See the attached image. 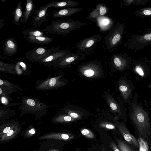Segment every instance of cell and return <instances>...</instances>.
Returning <instances> with one entry per match:
<instances>
[{
  "label": "cell",
  "mask_w": 151,
  "mask_h": 151,
  "mask_svg": "<svg viewBox=\"0 0 151 151\" xmlns=\"http://www.w3.org/2000/svg\"><path fill=\"white\" fill-rule=\"evenodd\" d=\"M138 95L135 92L129 104V117L139 135L149 141L151 134V122L149 112L146 107L144 109L140 101L138 102Z\"/></svg>",
  "instance_id": "6da1fadb"
},
{
  "label": "cell",
  "mask_w": 151,
  "mask_h": 151,
  "mask_svg": "<svg viewBox=\"0 0 151 151\" xmlns=\"http://www.w3.org/2000/svg\"><path fill=\"white\" fill-rule=\"evenodd\" d=\"M87 24L86 22H82L70 19L62 21L57 20L52 21L50 24L41 30L44 33L56 34L65 37L73 30Z\"/></svg>",
  "instance_id": "7a4b0ae2"
},
{
  "label": "cell",
  "mask_w": 151,
  "mask_h": 151,
  "mask_svg": "<svg viewBox=\"0 0 151 151\" xmlns=\"http://www.w3.org/2000/svg\"><path fill=\"white\" fill-rule=\"evenodd\" d=\"M59 48L58 47L47 48L43 46L35 47L27 52L25 55L31 60L40 61L51 53L60 50Z\"/></svg>",
  "instance_id": "3957f363"
},
{
  "label": "cell",
  "mask_w": 151,
  "mask_h": 151,
  "mask_svg": "<svg viewBox=\"0 0 151 151\" xmlns=\"http://www.w3.org/2000/svg\"><path fill=\"white\" fill-rule=\"evenodd\" d=\"M101 39V35L98 34L81 40L75 46L78 52L86 54L91 53Z\"/></svg>",
  "instance_id": "277c9868"
},
{
  "label": "cell",
  "mask_w": 151,
  "mask_h": 151,
  "mask_svg": "<svg viewBox=\"0 0 151 151\" xmlns=\"http://www.w3.org/2000/svg\"><path fill=\"white\" fill-rule=\"evenodd\" d=\"M117 26L113 27L104 37V44L109 52L113 51L121 40V35Z\"/></svg>",
  "instance_id": "5b68a950"
},
{
  "label": "cell",
  "mask_w": 151,
  "mask_h": 151,
  "mask_svg": "<svg viewBox=\"0 0 151 151\" xmlns=\"http://www.w3.org/2000/svg\"><path fill=\"white\" fill-rule=\"evenodd\" d=\"M119 88L122 93L125 101L129 104L132 100V94L135 89L132 82L127 78L120 81Z\"/></svg>",
  "instance_id": "8992f818"
},
{
  "label": "cell",
  "mask_w": 151,
  "mask_h": 151,
  "mask_svg": "<svg viewBox=\"0 0 151 151\" xmlns=\"http://www.w3.org/2000/svg\"><path fill=\"white\" fill-rule=\"evenodd\" d=\"M116 124L125 141L139 150V144L137 139L131 134L125 125L118 122H116Z\"/></svg>",
  "instance_id": "52a82bcc"
},
{
  "label": "cell",
  "mask_w": 151,
  "mask_h": 151,
  "mask_svg": "<svg viewBox=\"0 0 151 151\" xmlns=\"http://www.w3.org/2000/svg\"><path fill=\"white\" fill-rule=\"evenodd\" d=\"M48 8L46 5L41 6L35 10L33 20L35 27H40L41 25L47 20L48 13L47 12Z\"/></svg>",
  "instance_id": "ba28073f"
},
{
  "label": "cell",
  "mask_w": 151,
  "mask_h": 151,
  "mask_svg": "<svg viewBox=\"0 0 151 151\" xmlns=\"http://www.w3.org/2000/svg\"><path fill=\"white\" fill-rule=\"evenodd\" d=\"M2 49L5 54L8 56H12L17 52L18 45L15 37H8L3 44Z\"/></svg>",
  "instance_id": "9c48e42d"
},
{
  "label": "cell",
  "mask_w": 151,
  "mask_h": 151,
  "mask_svg": "<svg viewBox=\"0 0 151 151\" xmlns=\"http://www.w3.org/2000/svg\"><path fill=\"white\" fill-rule=\"evenodd\" d=\"M83 9L81 7H72L56 9L53 11L52 17L54 18L69 17Z\"/></svg>",
  "instance_id": "30bf717a"
},
{
  "label": "cell",
  "mask_w": 151,
  "mask_h": 151,
  "mask_svg": "<svg viewBox=\"0 0 151 151\" xmlns=\"http://www.w3.org/2000/svg\"><path fill=\"white\" fill-rule=\"evenodd\" d=\"M86 54L81 53H74L71 52L60 58L56 60L61 64H70L73 62L84 58Z\"/></svg>",
  "instance_id": "8fae6325"
},
{
  "label": "cell",
  "mask_w": 151,
  "mask_h": 151,
  "mask_svg": "<svg viewBox=\"0 0 151 151\" xmlns=\"http://www.w3.org/2000/svg\"><path fill=\"white\" fill-rule=\"evenodd\" d=\"M74 137L72 134L61 132H52L45 134L39 137L40 140L45 139H54L67 141L70 140Z\"/></svg>",
  "instance_id": "7c38bea8"
},
{
  "label": "cell",
  "mask_w": 151,
  "mask_h": 151,
  "mask_svg": "<svg viewBox=\"0 0 151 151\" xmlns=\"http://www.w3.org/2000/svg\"><path fill=\"white\" fill-rule=\"evenodd\" d=\"M81 3L71 0H65L61 1H52L46 4L48 7H53L57 8H66L74 7L80 4Z\"/></svg>",
  "instance_id": "4fadbf2b"
},
{
  "label": "cell",
  "mask_w": 151,
  "mask_h": 151,
  "mask_svg": "<svg viewBox=\"0 0 151 151\" xmlns=\"http://www.w3.org/2000/svg\"><path fill=\"white\" fill-rule=\"evenodd\" d=\"M108 11V9L105 4H98L96 6L89 15L86 18L89 19H96L102 17L106 14Z\"/></svg>",
  "instance_id": "5bb4252c"
},
{
  "label": "cell",
  "mask_w": 151,
  "mask_h": 151,
  "mask_svg": "<svg viewBox=\"0 0 151 151\" xmlns=\"http://www.w3.org/2000/svg\"><path fill=\"white\" fill-rule=\"evenodd\" d=\"M26 41L30 43L37 44L46 45L52 41L54 38L45 36H31L23 35Z\"/></svg>",
  "instance_id": "9a60e30c"
},
{
  "label": "cell",
  "mask_w": 151,
  "mask_h": 151,
  "mask_svg": "<svg viewBox=\"0 0 151 151\" xmlns=\"http://www.w3.org/2000/svg\"><path fill=\"white\" fill-rule=\"evenodd\" d=\"M25 5L24 11L20 20V23H27L35 7V6L32 0H27Z\"/></svg>",
  "instance_id": "2e32d148"
},
{
  "label": "cell",
  "mask_w": 151,
  "mask_h": 151,
  "mask_svg": "<svg viewBox=\"0 0 151 151\" xmlns=\"http://www.w3.org/2000/svg\"><path fill=\"white\" fill-rule=\"evenodd\" d=\"M71 52L69 49L63 50L54 52L49 55L42 61L43 63H47L56 61L59 58Z\"/></svg>",
  "instance_id": "e0dca14e"
},
{
  "label": "cell",
  "mask_w": 151,
  "mask_h": 151,
  "mask_svg": "<svg viewBox=\"0 0 151 151\" xmlns=\"http://www.w3.org/2000/svg\"><path fill=\"white\" fill-rule=\"evenodd\" d=\"M22 0H20L12 13L13 17V22L17 26L20 25V20L22 15Z\"/></svg>",
  "instance_id": "ac0fdd59"
},
{
  "label": "cell",
  "mask_w": 151,
  "mask_h": 151,
  "mask_svg": "<svg viewBox=\"0 0 151 151\" xmlns=\"http://www.w3.org/2000/svg\"><path fill=\"white\" fill-rule=\"evenodd\" d=\"M20 131L19 127L16 126L7 133L0 136V142H6L14 139Z\"/></svg>",
  "instance_id": "d6986e66"
},
{
  "label": "cell",
  "mask_w": 151,
  "mask_h": 151,
  "mask_svg": "<svg viewBox=\"0 0 151 151\" xmlns=\"http://www.w3.org/2000/svg\"><path fill=\"white\" fill-rule=\"evenodd\" d=\"M120 151H139L132 145L120 139H115Z\"/></svg>",
  "instance_id": "ffe728a7"
},
{
  "label": "cell",
  "mask_w": 151,
  "mask_h": 151,
  "mask_svg": "<svg viewBox=\"0 0 151 151\" xmlns=\"http://www.w3.org/2000/svg\"><path fill=\"white\" fill-rule=\"evenodd\" d=\"M22 34L25 36H45L41 30L38 28H31L24 29L22 30Z\"/></svg>",
  "instance_id": "44dd1931"
},
{
  "label": "cell",
  "mask_w": 151,
  "mask_h": 151,
  "mask_svg": "<svg viewBox=\"0 0 151 151\" xmlns=\"http://www.w3.org/2000/svg\"><path fill=\"white\" fill-rule=\"evenodd\" d=\"M139 144V151H150L148 141L142 137H138Z\"/></svg>",
  "instance_id": "7402d4cb"
},
{
  "label": "cell",
  "mask_w": 151,
  "mask_h": 151,
  "mask_svg": "<svg viewBox=\"0 0 151 151\" xmlns=\"http://www.w3.org/2000/svg\"><path fill=\"white\" fill-rule=\"evenodd\" d=\"M112 59L116 67L121 68L123 67L124 65L121 59L119 56L114 55L112 56Z\"/></svg>",
  "instance_id": "603a6c76"
},
{
  "label": "cell",
  "mask_w": 151,
  "mask_h": 151,
  "mask_svg": "<svg viewBox=\"0 0 151 151\" xmlns=\"http://www.w3.org/2000/svg\"><path fill=\"white\" fill-rule=\"evenodd\" d=\"M81 132L83 135L87 138L93 139L95 137L93 132L88 129H83L81 130Z\"/></svg>",
  "instance_id": "cb8c5ba5"
},
{
  "label": "cell",
  "mask_w": 151,
  "mask_h": 151,
  "mask_svg": "<svg viewBox=\"0 0 151 151\" xmlns=\"http://www.w3.org/2000/svg\"><path fill=\"white\" fill-rule=\"evenodd\" d=\"M15 127L14 125H9L1 127L0 129V136L7 133Z\"/></svg>",
  "instance_id": "d4e9b609"
},
{
  "label": "cell",
  "mask_w": 151,
  "mask_h": 151,
  "mask_svg": "<svg viewBox=\"0 0 151 151\" xmlns=\"http://www.w3.org/2000/svg\"><path fill=\"white\" fill-rule=\"evenodd\" d=\"M36 131L35 128H31L26 131H25L23 135L25 138L29 137L34 135Z\"/></svg>",
  "instance_id": "484cf974"
},
{
  "label": "cell",
  "mask_w": 151,
  "mask_h": 151,
  "mask_svg": "<svg viewBox=\"0 0 151 151\" xmlns=\"http://www.w3.org/2000/svg\"><path fill=\"white\" fill-rule=\"evenodd\" d=\"M100 126L102 128L108 129H114L116 128L115 126L113 124L108 123L102 124H101Z\"/></svg>",
  "instance_id": "4316f807"
},
{
  "label": "cell",
  "mask_w": 151,
  "mask_h": 151,
  "mask_svg": "<svg viewBox=\"0 0 151 151\" xmlns=\"http://www.w3.org/2000/svg\"><path fill=\"white\" fill-rule=\"evenodd\" d=\"M94 73V71L91 69H86L84 72V75L87 77H90L92 76Z\"/></svg>",
  "instance_id": "83f0119b"
},
{
  "label": "cell",
  "mask_w": 151,
  "mask_h": 151,
  "mask_svg": "<svg viewBox=\"0 0 151 151\" xmlns=\"http://www.w3.org/2000/svg\"><path fill=\"white\" fill-rule=\"evenodd\" d=\"M110 106L111 109L114 111H118L122 114V113L120 112V107H118V106L115 103H111L110 104Z\"/></svg>",
  "instance_id": "f1b7e54d"
},
{
  "label": "cell",
  "mask_w": 151,
  "mask_h": 151,
  "mask_svg": "<svg viewBox=\"0 0 151 151\" xmlns=\"http://www.w3.org/2000/svg\"><path fill=\"white\" fill-rule=\"evenodd\" d=\"M110 146L113 151H120L119 148L113 142H110Z\"/></svg>",
  "instance_id": "f546056e"
},
{
  "label": "cell",
  "mask_w": 151,
  "mask_h": 151,
  "mask_svg": "<svg viewBox=\"0 0 151 151\" xmlns=\"http://www.w3.org/2000/svg\"><path fill=\"white\" fill-rule=\"evenodd\" d=\"M27 104L30 106H33L35 105V102L34 101L31 99H28L27 100Z\"/></svg>",
  "instance_id": "4dcf8cb0"
},
{
  "label": "cell",
  "mask_w": 151,
  "mask_h": 151,
  "mask_svg": "<svg viewBox=\"0 0 151 151\" xmlns=\"http://www.w3.org/2000/svg\"><path fill=\"white\" fill-rule=\"evenodd\" d=\"M56 80L55 78H51L49 84L51 86H53L56 84Z\"/></svg>",
  "instance_id": "1f68e13d"
},
{
  "label": "cell",
  "mask_w": 151,
  "mask_h": 151,
  "mask_svg": "<svg viewBox=\"0 0 151 151\" xmlns=\"http://www.w3.org/2000/svg\"><path fill=\"white\" fill-rule=\"evenodd\" d=\"M63 120L66 122H69L73 120L71 116H64Z\"/></svg>",
  "instance_id": "d6a6232c"
},
{
  "label": "cell",
  "mask_w": 151,
  "mask_h": 151,
  "mask_svg": "<svg viewBox=\"0 0 151 151\" xmlns=\"http://www.w3.org/2000/svg\"><path fill=\"white\" fill-rule=\"evenodd\" d=\"M145 39L148 40H151V33L145 35L144 36Z\"/></svg>",
  "instance_id": "836d02e7"
},
{
  "label": "cell",
  "mask_w": 151,
  "mask_h": 151,
  "mask_svg": "<svg viewBox=\"0 0 151 151\" xmlns=\"http://www.w3.org/2000/svg\"><path fill=\"white\" fill-rule=\"evenodd\" d=\"M70 115L71 117L73 118H77L78 117V114L75 113H71L70 114Z\"/></svg>",
  "instance_id": "e575fe53"
},
{
  "label": "cell",
  "mask_w": 151,
  "mask_h": 151,
  "mask_svg": "<svg viewBox=\"0 0 151 151\" xmlns=\"http://www.w3.org/2000/svg\"><path fill=\"white\" fill-rule=\"evenodd\" d=\"M0 22V29H1L5 24L4 22V19H1Z\"/></svg>",
  "instance_id": "d590c367"
},
{
  "label": "cell",
  "mask_w": 151,
  "mask_h": 151,
  "mask_svg": "<svg viewBox=\"0 0 151 151\" xmlns=\"http://www.w3.org/2000/svg\"><path fill=\"white\" fill-rule=\"evenodd\" d=\"M143 13L145 15H149L151 14V11L149 10H145L143 11Z\"/></svg>",
  "instance_id": "8d00e7d4"
},
{
  "label": "cell",
  "mask_w": 151,
  "mask_h": 151,
  "mask_svg": "<svg viewBox=\"0 0 151 151\" xmlns=\"http://www.w3.org/2000/svg\"><path fill=\"white\" fill-rule=\"evenodd\" d=\"M148 87L149 88H150L151 92V83L148 85ZM150 104L151 106V100L150 102Z\"/></svg>",
  "instance_id": "74e56055"
},
{
  "label": "cell",
  "mask_w": 151,
  "mask_h": 151,
  "mask_svg": "<svg viewBox=\"0 0 151 151\" xmlns=\"http://www.w3.org/2000/svg\"><path fill=\"white\" fill-rule=\"evenodd\" d=\"M6 101L4 97H2L1 98V102L3 103H5Z\"/></svg>",
  "instance_id": "f35d334b"
},
{
  "label": "cell",
  "mask_w": 151,
  "mask_h": 151,
  "mask_svg": "<svg viewBox=\"0 0 151 151\" xmlns=\"http://www.w3.org/2000/svg\"><path fill=\"white\" fill-rule=\"evenodd\" d=\"M20 64L22 66V67H23L24 68H25V66H26L24 64V63H23V62H21V63H20Z\"/></svg>",
  "instance_id": "ab89813d"
},
{
  "label": "cell",
  "mask_w": 151,
  "mask_h": 151,
  "mask_svg": "<svg viewBox=\"0 0 151 151\" xmlns=\"http://www.w3.org/2000/svg\"><path fill=\"white\" fill-rule=\"evenodd\" d=\"M47 151H60V150L58 149H51V150H48Z\"/></svg>",
  "instance_id": "60d3db41"
},
{
  "label": "cell",
  "mask_w": 151,
  "mask_h": 151,
  "mask_svg": "<svg viewBox=\"0 0 151 151\" xmlns=\"http://www.w3.org/2000/svg\"><path fill=\"white\" fill-rule=\"evenodd\" d=\"M3 83V81L1 79L0 80V85H1Z\"/></svg>",
  "instance_id": "b9f144b4"
},
{
  "label": "cell",
  "mask_w": 151,
  "mask_h": 151,
  "mask_svg": "<svg viewBox=\"0 0 151 151\" xmlns=\"http://www.w3.org/2000/svg\"><path fill=\"white\" fill-rule=\"evenodd\" d=\"M101 151H107L104 147H103L102 148Z\"/></svg>",
  "instance_id": "7bdbcfd3"
},
{
  "label": "cell",
  "mask_w": 151,
  "mask_h": 151,
  "mask_svg": "<svg viewBox=\"0 0 151 151\" xmlns=\"http://www.w3.org/2000/svg\"><path fill=\"white\" fill-rule=\"evenodd\" d=\"M2 92V90L1 88H0V94H1Z\"/></svg>",
  "instance_id": "ee69618b"
},
{
  "label": "cell",
  "mask_w": 151,
  "mask_h": 151,
  "mask_svg": "<svg viewBox=\"0 0 151 151\" xmlns=\"http://www.w3.org/2000/svg\"><path fill=\"white\" fill-rule=\"evenodd\" d=\"M6 0H1V1L2 2H4L6 1Z\"/></svg>",
  "instance_id": "f6af8a7d"
}]
</instances>
